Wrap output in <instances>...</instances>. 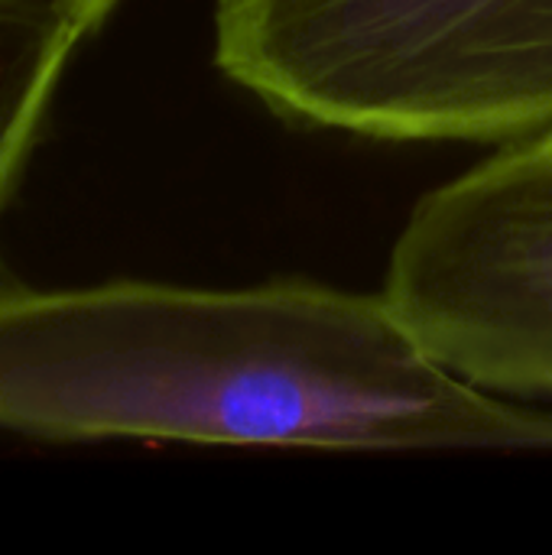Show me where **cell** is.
Segmentation results:
<instances>
[{
  "label": "cell",
  "mask_w": 552,
  "mask_h": 555,
  "mask_svg": "<svg viewBox=\"0 0 552 555\" xmlns=\"http://www.w3.org/2000/svg\"><path fill=\"white\" fill-rule=\"evenodd\" d=\"M0 429L42 442L552 449V413L446 371L384 293L312 280L0 286Z\"/></svg>",
  "instance_id": "1"
},
{
  "label": "cell",
  "mask_w": 552,
  "mask_h": 555,
  "mask_svg": "<svg viewBox=\"0 0 552 555\" xmlns=\"http://www.w3.org/2000/svg\"><path fill=\"white\" fill-rule=\"evenodd\" d=\"M215 62L303 127L478 143L552 130V0H215Z\"/></svg>",
  "instance_id": "2"
},
{
  "label": "cell",
  "mask_w": 552,
  "mask_h": 555,
  "mask_svg": "<svg viewBox=\"0 0 552 555\" xmlns=\"http://www.w3.org/2000/svg\"><path fill=\"white\" fill-rule=\"evenodd\" d=\"M384 299L455 377L552 393V130L508 143L413 208Z\"/></svg>",
  "instance_id": "3"
},
{
  "label": "cell",
  "mask_w": 552,
  "mask_h": 555,
  "mask_svg": "<svg viewBox=\"0 0 552 555\" xmlns=\"http://www.w3.org/2000/svg\"><path fill=\"white\" fill-rule=\"evenodd\" d=\"M91 29L59 3L0 0V218L52 117L55 91Z\"/></svg>",
  "instance_id": "4"
},
{
  "label": "cell",
  "mask_w": 552,
  "mask_h": 555,
  "mask_svg": "<svg viewBox=\"0 0 552 555\" xmlns=\"http://www.w3.org/2000/svg\"><path fill=\"white\" fill-rule=\"evenodd\" d=\"M42 3H59V7H65L68 13H75L88 29H91V36L101 29V23L117 10V3L120 0H42Z\"/></svg>",
  "instance_id": "5"
}]
</instances>
